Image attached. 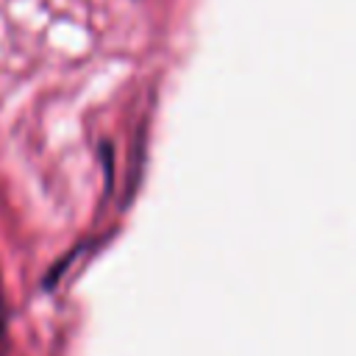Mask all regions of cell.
<instances>
[{
    "instance_id": "cell-1",
    "label": "cell",
    "mask_w": 356,
    "mask_h": 356,
    "mask_svg": "<svg viewBox=\"0 0 356 356\" xmlns=\"http://www.w3.org/2000/svg\"><path fill=\"white\" fill-rule=\"evenodd\" d=\"M6 328H8V303H6L3 278H0V345H3V339H6Z\"/></svg>"
}]
</instances>
